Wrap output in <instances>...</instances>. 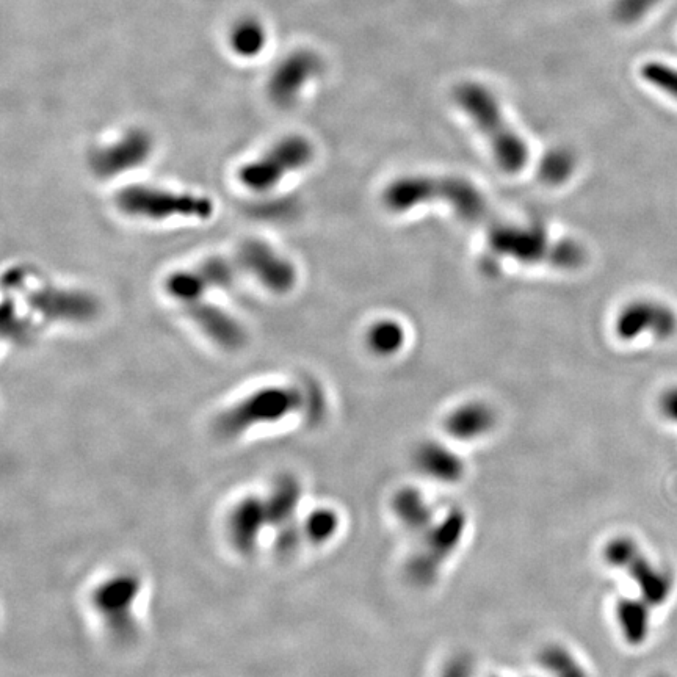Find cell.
<instances>
[{
    "label": "cell",
    "instance_id": "d6986e66",
    "mask_svg": "<svg viewBox=\"0 0 677 677\" xmlns=\"http://www.w3.org/2000/svg\"><path fill=\"white\" fill-rule=\"evenodd\" d=\"M267 30L256 18H242L229 30V46L242 58L258 57L267 46Z\"/></svg>",
    "mask_w": 677,
    "mask_h": 677
},
{
    "label": "cell",
    "instance_id": "4fadbf2b",
    "mask_svg": "<svg viewBox=\"0 0 677 677\" xmlns=\"http://www.w3.org/2000/svg\"><path fill=\"white\" fill-rule=\"evenodd\" d=\"M320 58L314 52L295 51L284 57L268 79V96L279 107H290L300 98L301 91L319 74Z\"/></svg>",
    "mask_w": 677,
    "mask_h": 677
},
{
    "label": "cell",
    "instance_id": "30bf717a",
    "mask_svg": "<svg viewBox=\"0 0 677 677\" xmlns=\"http://www.w3.org/2000/svg\"><path fill=\"white\" fill-rule=\"evenodd\" d=\"M615 331L623 341H635L643 334L668 339L677 331V315L660 301L637 300L621 309L616 317Z\"/></svg>",
    "mask_w": 677,
    "mask_h": 677
},
{
    "label": "cell",
    "instance_id": "277c9868",
    "mask_svg": "<svg viewBox=\"0 0 677 677\" xmlns=\"http://www.w3.org/2000/svg\"><path fill=\"white\" fill-rule=\"evenodd\" d=\"M116 206L129 217L162 221L170 218H195L207 220L214 214L210 198L196 193L131 185L116 195Z\"/></svg>",
    "mask_w": 677,
    "mask_h": 677
},
{
    "label": "cell",
    "instance_id": "7402d4cb",
    "mask_svg": "<svg viewBox=\"0 0 677 677\" xmlns=\"http://www.w3.org/2000/svg\"><path fill=\"white\" fill-rule=\"evenodd\" d=\"M576 170V159L568 149H552L544 156L540 165V178L546 184L558 185L568 181Z\"/></svg>",
    "mask_w": 677,
    "mask_h": 677
},
{
    "label": "cell",
    "instance_id": "9c48e42d",
    "mask_svg": "<svg viewBox=\"0 0 677 677\" xmlns=\"http://www.w3.org/2000/svg\"><path fill=\"white\" fill-rule=\"evenodd\" d=\"M24 298L33 311L52 322H88L99 311L98 301L90 294L48 284L24 290Z\"/></svg>",
    "mask_w": 677,
    "mask_h": 677
},
{
    "label": "cell",
    "instance_id": "ffe728a7",
    "mask_svg": "<svg viewBox=\"0 0 677 677\" xmlns=\"http://www.w3.org/2000/svg\"><path fill=\"white\" fill-rule=\"evenodd\" d=\"M165 289L174 300H178L184 306H189L196 301L204 300L210 287L207 286L206 279L198 272V268H193V270H179V272L171 273L165 281Z\"/></svg>",
    "mask_w": 677,
    "mask_h": 677
},
{
    "label": "cell",
    "instance_id": "7a4b0ae2",
    "mask_svg": "<svg viewBox=\"0 0 677 677\" xmlns=\"http://www.w3.org/2000/svg\"><path fill=\"white\" fill-rule=\"evenodd\" d=\"M455 102L488 140L505 173H519L527 165L529 146L508 123L493 91L477 82H464L455 90Z\"/></svg>",
    "mask_w": 677,
    "mask_h": 677
},
{
    "label": "cell",
    "instance_id": "603a6c76",
    "mask_svg": "<svg viewBox=\"0 0 677 677\" xmlns=\"http://www.w3.org/2000/svg\"><path fill=\"white\" fill-rule=\"evenodd\" d=\"M641 77L651 87L677 102V66L670 63L649 62L641 68Z\"/></svg>",
    "mask_w": 677,
    "mask_h": 677
},
{
    "label": "cell",
    "instance_id": "6da1fadb",
    "mask_svg": "<svg viewBox=\"0 0 677 677\" xmlns=\"http://www.w3.org/2000/svg\"><path fill=\"white\" fill-rule=\"evenodd\" d=\"M384 207L394 214H406L424 204L452 207L466 221H480L488 215V201L482 190L460 176H405L395 179L381 195Z\"/></svg>",
    "mask_w": 677,
    "mask_h": 677
},
{
    "label": "cell",
    "instance_id": "e0dca14e",
    "mask_svg": "<svg viewBox=\"0 0 677 677\" xmlns=\"http://www.w3.org/2000/svg\"><path fill=\"white\" fill-rule=\"evenodd\" d=\"M417 468L438 482H457L464 474V464L447 447L427 442L416 453Z\"/></svg>",
    "mask_w": 677,
    "mask_h": 677
},
{
    "label": "cell",
    "instance_id": "8fae6325",
    "mask_svg": "<svg viewBox=\"0 0 677 677\" xmlns=\"http://www.w3.org/2000/svg\"><path fill=\"white\" fill-rule=\"evenodd\" d=\"M153 151V138L143 129H132L116 142L101 146L91 153V170L99 178H115L118 174L134 170L146 162Z\"/></svg>",
    "mask_w": 677,
    "mask_h": 677
},
{
    "label": "cell",
    "instance_id": "ac0fdd59",
    "mask_svg": "<svg viewBox=\"0 0 677 677\" xmlns=\"http://www.w3.org/2000/svg\"><path fill=\"white\" fill-rule=\"evenodd\" d=\"M651 604L645 599H621L616 605V616L621 632L629 645L638 646L645 643L651 627Z\"/></svg>",
    "mask_w": 677,
    "mask_h": 677
},
{
    "label": "cell",
    "instance_id": "83f0119b",
    "mask_svg": "<svg viewBox=\"0 0 677 677\" xmlns=\"http://www.w3.org/2000/svg\"><path fill=\"white\" fill-rule=\"evenodd\" d=\"M659 406L663 416L677 424V386L667 389L660 395Z\"/></svg>",
    "mask_w": 677,
    "mask_h": 677
},
{
    "label": "cell",
    "instance_id": "ba28073f",
    "mask_svg": "<svg viewBox=\"0 0 677 677\" xmlns=\"http://www.w3.org/2000/svg\"><path fill=\"white\" fill-rule=\"evenodd\" d=\"M142 590V580L134 574H115L95 588L91 604L107 629L113 634L127 635L135 629V609Z\"/></svg>",
    "mask_w": 677,
    "mask_h": 677
},
{
    "label": "cell",
    "instance_id": "5b68a950",
    "mask_svg": "<svg viewBox=\"0 0 677 677\" xmlns=\"http://www.w3.org/2000/svg\"><path fill=\"white\" fill-rule=\"evenodd\" d=\"M305 402V395L298 388L272 386L259 389L221 414L217 420V430L226 438H236L258 425L283 420L300 410Z\"/></svg>",
    "mask_w": 677,
    "mask_h": 677
},
{
    "label": "cell",
    "instance_id": "9a60e30c",
    "mask_svg": "<svg viewBox=\"0 0 677 677\" xmlns=\"http://www.w3.org/2000/svg\"><path fill=\"white\" fill-rule=\"evenodd\" d=\"M267 525H272L267 499L256 496L243 499L232 510L229 519L232 541L243 551L253 549L259 543V538L267 529Z\"/></svg>",
    "mask_w": 677,
    "mask_h": 677
},
{
    "label": "cell",
    "instance_id": "8992f818",
    "mask_svg": "<svg viewBox=\"0 0 677 677\" xmlns=\"http://www.w3.org/2000/svg\"><path fill=\"white\" fill-rule=\"evenodd\" d=\"M312 156L314 149L305 137L290 135L268 149L264 156L240 168V182L253 192H268L287 174L306 167Z\"/></svg>",
    "mask_w": 677,
    "mask_h": 677
},
{
    "label": "cell",
    "instance_id": "d4e9b609",
    "mask_svg": "<svg viewBox=\"0 0 677 677\" xmlns=\"http://www.w3.org/2000/svg\"><path fill=\"white\" fill-rule=\"evenodd\" d=\"M339 518L328 508L312 511L305 522V532L314 543H325L337 532Z\"/></svg>",
    "mask_w": 677,
    "mask_h": 677
},
{
    "label": "cell",
    "instance_id": "cb8c5ba5",
    "mask_svg": "<svg viewBox=\"0 0 677 677\" xmlns=\"http://www.w3.org/2000/svg\"><path fill=\"white\" fill-rule=\"evenodd\" d=\"M198 272L206 279L207 286L212 289H226L231 286L236 279V268L228 259L215 258L206 259L203 264L198 265Z\"/></svg>",
    "mask_w": 677,
    "mask_h": 677
},
{
    "label": "cell",
    "instance_id": "44dd1931",
    "mask_svg": "<svg viewBox=\"0 0 677 677\" xmlns=\"http://www.w3.org/2000/svg\"><path fill=\"white\" fill-rule=\"evenodd\" d=\"M405 328L397 320H378L367 331V345L375 355L394 356L405 345Z\"/></svg>",
    "mask_w": 677,
    "mask_h": 677
},
{
    "label": "cell",
    "instance_id": "f1b7e54d",
    "mask_svg": "<svg viewBox=\"0 0 677 677\" xmlns=\"http://www.w3.org/2000/svg\"><path fill=\"white\" fill-rule=\"evenodd\" d=\"M656 677H668V676H656Z\"/></svg>",
    "mask_w": 677,
    "mask_h": 677
},
{
    "label": "cell",
    "instance_id": "5bb4252c",
    "mask_svg": "<svg viewBox=\"0 0 677 677\" xmlns=\"http://www.w3.org/2000/svg\"><path fill=\"white\" fill-rule=\"evenodd\" d=\"M185 308L193 322L200 326V330L220 347L234 350L242 347L243 342L247 341V334L243 331L242 325L229 312L223 311L218 306L209 305L201 300Z\"/></svg>",
    "mask_w": 677,
    "mask_h": 677
},
{
    "label": "cell",
    "instance_id": "7c38bea8",
    "mask_svg": "<svg viewBox=\"0 0 677 677\" xmlns=\"http://www.w3.org/2000/svg\"><path fill=\"white\" fill-rule=\"evenodd\" d=\"M240 261L243 267L273 294H287L297 283V268L294 264L261 240H248L247 243H243Z\"/></svg>",
    "mask_w": 677,
    "mask_h": 677
},
{
    "label": "cell",
    "instance_id": "4316f807",
    "mask_svg": "<svg viewBox=\"0 0 677 677\" xmlns=\"http://www.w3.org/2000/svg\"><path fill=\"white\" fill-rule=\"evenodd\" d=\"M659 0H616L615 16L621 22H637L648 15Z\"/></svg>",
    "mask_w": 677,
    "mask_h": 677
},
{
    "label": "cell",
    "instance_id": "52a82bcc",
    "mask_svg": "<svg viewBox=\"0 0 677 677\" xmlns=\"http://www.w3.org/2000/svg\"><path fill=\"white\" fill-rule=\"evenodd\" d=\"M607 562L626 569L630 579L640 588L641 598L651 605H662L673 591V577L667 569L659 568L640 551L632 538L618 536L605 547Z\"/></svg>",
    "mask_w": 677,
    "mask_h": 677
},
{
    "label": "cell",
    "instance_id": "484cf974",
    "mask_svg": "<svg viewBox=\"0 0 677 677\" xmlns=\"http://www.w3.org/2000/svg\"><path fill=\"white\" fill-rule=\"evenodd\" d=\"M395 511L406 524L414 525V527H419L428 519L427 505L422 497L413 491L399 494V497L395 499Z\"/></svg>",
    "mask_w": 677,
    "mask_h": 677
},
{
    "label": "cell",
    "instance_id": "2e32d148",
    "mask_svg": "<svg viewBox=\"0 0 677 677\" xmlns=\"http://www.w3.org/2000/svg\"><path fill=\"white\" fill-rule=\"evenodd\" d=\"M496 424V413L485 402H469L458 406L446 417L444 428L458 441H474L486 435Z\"/></svg>",
    "mask_w": 677,
    "mask_h": 677
},
{
    "label": "cell",
    "instance_id": "3957f363",
    "mask_svg": "<svg viewBox=\"0 0 677 677\" xmlns=\"http://www.w3.org/2000/svg\"><path fill=\"white\" fill-rule=\"evenodd\" d=\"M494 253L522 264H549L558 268L580 267L587 253L573 240H554L540 226L497 225L488 234Z\"/></svg>",
    "mask_w": 677,
    "mask_h": 677
}]
</instances>
